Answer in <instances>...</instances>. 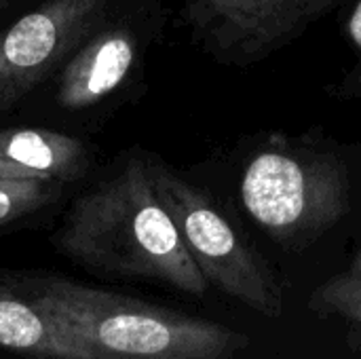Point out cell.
<instances>
[{"label":"cell","instance_id":"3957f363","mask_svg":"<svg viewBox=\"0 0 361 359\" xmlns=\"http://www.w3.org/2000/svg\"><path fill=\"white\" fill-rule=\"evenodd\" d=\"M239 195L250 218L275 241L305 243L345 218L351 182L330 150L271 140L250 159Z\"/></svg>","mask_w":361,"mask_h":359},{"label":"cell","instance_id":"5bb4252c","mask_svg":"<svg viewBox=\"0 0 361 359\" xmlns=\"http://www.w3.org/2000/svg\"><path fill=\"white\" fill-rule=\"evenodd\" d=\"M34 0H0V23L8 21L17 13H21L25 6H30Z\"/></svg>","mask_w":361,"mask_h":359},{"label":"cell","instance_id":"7c38bea8","mask_svg":"<svg viewBox=\"0 0 361 359\" xmlns=\"http://www.w3.org/2000/svg\"><path fill=\"white\" fill-rule=\"evenodd\" d=\"M345 36L353 49V66L336 85L330 87V93L338 99H361V0H353L349 8Z\"/></svg>","mask_w":361,"mask_h":359},{"label":"cell","instance_id":"8992f818","mask_svg":"<svg viewBox=\"0 0 361 359\" xmlns=\"http://www.w3.org/2000/svg\"><path fill=\"white\" fill-rule=\"evenodd\" d=\"M349 0H184L178 23L195 47L231 68L267 61Z\"/></svg>","mask_w":361,"mask_h":359},{"label":"cell","instance_id":"52a82bcc","mask_svg":"<svg viewBox=\"0 0 361 359\" xmlns=\"http://www.w3.org/2000/svg\"><path fill=\"white\" fill-rule=\"evenodd\" d=\"M129 0H34L0 23V114L30 99L99 23Z\"/></svg>","mask_w":361,"mask_h":359},{"label":"cell","instance_id":"6da1fadb","mask_svg":"<svg viewBox=\"0 0 361 359\" xmlns=\"http://www.w3.org/2000/svg\"><path fill=\"white\" fill-rule=\"evenodd\" d=\"M89 269L205 296L209 284L188 256L150 180L148 157L131 154L118 174L76 199L55 237Z\"/></svg>","mask_w":361,"mask_h":359},{"label":"cell","instance_id":"9a60e30c","mask_svg":"<svg viewBox=\"0 0 361 359\" xmlns=\"http://www.w3.org/2000/svg\"><path fill=\"white\" fill-rule=\"evenodd\" d=\"M347 275H349L351 279H355V281H361V252L360 256L355 258V262L351 264V269L347 271Z\"/></svg>","mask_w":361,"mask_h":359},{"label":"cell","instance_id":"5b68a950","mask_svg":"<svg viewBox=\"0 0 361 359\" xmlns=\"http://www.w3.org/2000/svg\"><path fill=\"white\" fill-rule=\"evenodd\" d=\"M167 25V0H129L85 36L36 93H47L63 114L106 108L142 78L148 55L163 42Z\"/></svg>","mask_w":361,"mask_h":359},{"label":"cell","instance_id":"277c9868","mask_svg":"<svg viewBox=\"0 0 361 359\" xmlns=\"http://www.w3.org/2000/svg\"><path fill=\"white\" fill-rule=\"evenodd\" d=\"M148 171L157 197L205 281L269 320L281 317L279 281L216 203L157 159H148Z\"/></svg>","mask_w":361,"mask_h":359},{"label":"cell","instance_id":"ba28073f","mask_svg":"<svg viewBox=\"0 0 361 359\" xmlns=\"http://www.w3.org/2000/svg\"><path fill=\"white\" fill-rule=\"evenodd\" d=\"M0 347L30 359H104L23 290L0 281Z\"/></svg>","mask_w":361,"mask_h":359},{"label":"cell","instance_id":"4fadbf2b","mask_svg":"<svg viewBox=\"0 0 361 359\" xmlns=\"http://www.w3.org/2000/svg\"><path fill=\"white\" fill-rule=\"evenodd\" d=\"M0 180H44V178H38V176L17 167L15 163H11L8 159H4L0 154Z\"/></svg>","mask_w":361,"mask_h":359},{"label":"cell","instance_id":"9c48e42d","mask_svg":"<svg viewBox=\"0 0 361 359\" xmlns=\"http://www.w3.org/2000/svg\"><path fill=\"white\" fill-rule=\"evenodd\" d=\"M0 154L17 167L57 182H74L89 167V148L72 133L47 127L0 129Z\"/></svg>","mask_w":361,"mask_h":359},{"label":"cell","instance_id":"8fae6325","mask_svg":"<svg viewBox=\"0 0 361 359\" xmlns=\"http://www.w3.org/2000/svg\"><path fill=\"white\" fill-rule=\"evenodd\" d=\"M311 305L317 311L345 317L361 326V281H355L347 273H343L317 288Z\"/></svg>","mask_w":361,"mask_h":359},{"label":"cell","instance_id":"30bf717a","mask_svg":"<svg viewBox=\"0 0 361 359\" xmlns=\"http://www.w3.org/2000/svg\"><path fill=\"white\" fill-rule=\"evenodd\" d=\"M59 186L51 180H0V226L17 222L55 201Z\"/></svg>","mask_w":361,"mask_h":359},{"label":"cell","instance_id":"7a4b0ae2","mask_svg":"<svg viewBox=\"0 0 361 359\" xmlns=\"http://www.w3.org/2000/svg\"><path fill=\"white\" fill-rule=\"evenodd\" d=\"M23 292L104 359H233L250 343L218 322L59 277Z\"/></svg>","mask_w":361,"mask_h":359}]
</instances>
